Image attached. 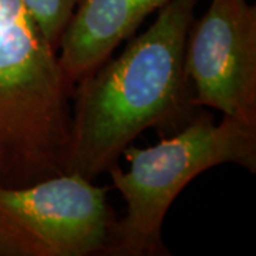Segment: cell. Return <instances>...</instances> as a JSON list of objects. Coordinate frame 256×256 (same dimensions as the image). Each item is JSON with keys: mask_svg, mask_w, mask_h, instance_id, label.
<instances>
[{"mask_svg": "<svg viewBox=\"0 0 256 256\" xmlns=\"http://www.w3.org/2000/svg\"><path fill=\"white\" fill-rule=\"evenodd\" d=\"M170 0H82L60 40L57 57L72 82L92 73Z\"/></svg>", "mask_w": 256, "mask_h": 256, "instance_id": "6", "label": "cell"}, {"mask_svg": "<svg viewBox=\"0 0 256 256\" xmlns=\"http://www.w3.org/2000/svg\"><path fill=\"white\" fill-rule=\"evenodd\" d=\"M108 191L74 172L0 185V256H102L116 222Z\"/></svg>", "mask_w": 256, "mask_h": 256, "instance_id": "4", "label": "cell"}, {"mask_svg": "<svg viewBox=\"0 0 256 256\" xmlns=\"http://www.w3.org/2000/svg\"><path fill=\"white\" fill-rule=\"evenodd\" d=\"M74 86L23 0H0V185L67 172Z\"/></svg>", "mask_w": 256, "mask_h": 256, "instance_id": "2", "label": "cell"}, {"mask_svg": "<svg viewBox=\"0 0 256 256\" xmlns=\"http://www.w3.org/2000/svg\"><path fill=\"white\" fill-rule=\"evenodd\" d=\"M196 106L256 122V6L210 0L194 20L184 57Z\"/></svg>", "mask_w": 256, "mask_h": 256, "instance_id": "5", "label": "cell"}, {"mask_svg": "<svg viewBox=\"0 0 256 256\" xmlns=\"http://www.w3.org/2000/svg\"><path fill=\"white\" fill-rule=\"evenodd\" d=\"M80 2L82 0H23L47 43L56 52Z\"/></svg>", "mask_w": 256, "mask_h": 256, "instance_id": "7", "label": "cell"}, {"mask_svg": "<svg viewBox=\"0 0 256 256\" xmlns=\"http://www.w3.org/2000/svg\"><path fill=\"white\" fill-rule=\"evenodd\" d=\"M130 170L111 166L112 186L126 202L116 220L102 256H170L162 240L166 212L188 184L222 164L256 172V122L224 116L215 124L210 112H198L182 130L158 144L122 152Z\"/></svg>", "mask_w": 256, "mask_h": 256, "instance_id": "3", "label": "cell"}, {"mask_svg": "<svg viewBox=\"0 0 256 256\" xmlns=\"http://www.w3.org/2000/svg\"><path fill=\"white\" fill-rule=\"evenodd\" d=\"M198 0H170L156 22L74 86L67 172L94 181L146 130L165 138L196 117L185 44Z\"/></svg>", "mask_w": 256, "mask_h": 256, "instance_id": "1", "label": "cell"}]
</instances>
